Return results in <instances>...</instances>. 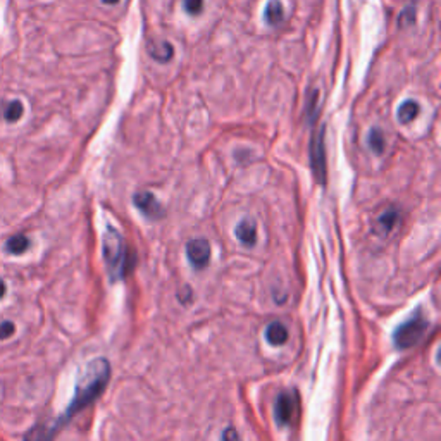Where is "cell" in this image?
<instances>
[{
	"mask_svg": "<svg viewBox=\"0 0 441 441\" xmlns=\"http://www.w3.org/2000/svg\"><path fill=\"white\" fill-rule=\"evenodd\" d=\"M110 379V364L109 360L103 359V357H99V359L90 360L85 366V369L79 370L78 379H76L75 386V395H73V400L69 402L66 412L55 420V427L61 429L64 424H68L76 414L81 412L83 409H86L88 405H92L100 395H102L103 390L107 388Z\"/></svg>",
	"mask_w": 441,
	"mask_h": 441,
	"instance_id": "6da1fadb",
	"label": "cell"
},
{
	"mask_svg": "<svg viewBox=\"0 0 441 441\" xmlns=\"http://www.w3.org/2000/svg\"><path fill=\"white\" fill-rule=\"evenodd\" d=\"M102 253L110 283L126 278L129 270V252L125 238L114 226H107L102 238Z\"/></svg>",
	"mask_w": 441,
	"mask_h": 441,
	"instance_id": "7a4b0ae2",
	"label": "cell"
},
{
	"mask_svg": "<svg viewBox=\"0 0 441 441\" xmlns=\"http://www.w3.org/2000/svg\"><path fill=\"white\" fill-rule=\"evenodd\" d=\"M427 327H429V320L424 317L423 310L419 309L414 316H410L400 326H396V329L393 331V345L399 350L412 349L426 335Z\"/></svg>",
	"mask_w": 441,
	"mask_h": 441,
	"instance_id": "3957f363",
	"label": "cell"
},
{
	"mask_svg": "<svg viewBox=\"0 0 441 441\" xmlns=\"http://www.w3.org/2000/svg\"><path fill=\"white\" fill-rule=\"evenodd\" d=\"M310 164L317 181L320 185L326 183V152H324V129L320 128L319 133L314 131L312 143H310Z\"/></svg>",
	"mask_w": 441,
	"mask_h": 441,
	"instance_id": "277c9868",
	"label": "cell"
},
{
	"mask_svg": "<svg viewBox=\"0 0 441 441\" xmlns=\"http://www.w3.org/2000/svg\"><path fill=\"white\" fill-rule=\"evenodd\" d=\"M297 410V395L295 392H281L274 403V417L279 427L290 426L293 414Z\"/></svg>",
	"mask_w": 441,
	"mask_h": 441,
	"instance_id": "5b68a950",
	"label": "cell"
},
{
	"mask_svg": "<svg viewBox=\"0 0 441 441\" xmlns=\"http://www.w3.org/2000/svg\"><path fill=\"white\" fill-rule=\"evenodd\" d=\"M186 257L195 269H203L210 262V243L203 238H197L186 245Z\"/></svg>",
	"mask_w": 441,
	"mask_h": 441,
	"instance_id": "8992f818",
	"label": "cell"
},
{
	"mask_svg": "<svg viewBox=\"0 0 441 441\" xmlns=\"http://www.w3.org/2000/svg\"><path fill=\"white\" fill-rule=\"evenodd\" d=\"M135 207L149 219H160L164 216V207L160 205L155 195L150 192H138L133 197Z\"/></svg>",
	"mask_w": 441,
	"mask_h": 441,
	"instance_id": "52a82bcc",
	"label": "cell"
},
{
	"mask_svg": "<svg viewBox=\"0 0 441 441\" xmlns=\"http://www.w3.org/2000/svg\"><path fill=\"white\" fill-rule=\"evenodd\" d=\"M235 235L238 242L245 247H253L257 242V225L253 219H242L235 229Z\"/></svg>",
	"mask_w": 441,
	"mask_h": 441,
	"instance_id": "ba28073f",
	"label": "cell"
},
{
	"mask_svg": "<svg viewBox=\"0 0 441 441\" xmlns=\"http://www.w3.org/2000/svg\"><path fill=\"white\" fill-rule=\"evenodd\" d=\"M400 220V210L396 207H388L384 210L379 217L376 219V231H379L381 235H388L393 229L396 228Z\"/></svg>",
	"mask_w": 441,
	"mask_h": 441,
	"instance_id": "9c48e42d",
	"label": "cell"
},
{
	"mask_svg": "<svg viewBox=\"0 0 441 441\" xmlns=\"http://www.w3.org/2000/svg\"><path fill=\"white\" fill-rule=\"evenodd\" d=\"M266 342L273 346H281L288 342V329L283 323L274 320L266 327Z\"/></svg>",
	"mask_w": 441,
	"mask_h": 441,
	"instance_id": "30bf717a",
	"label": "cell"
},
{
	"mask_svg": "<svg viewBox=\"0 0 441 441\" xmlns=\"http://www.w3.org/2000/svg\"><path fill=\"white\" fill-rule=\"evenodd\" d=\"M58 431L55 424H36L26 433L25 441H53Z\"/></svg>",
	"mask_w": 441,
	"mask_h": 441,
	"instance_id": "8fae6325",
	"label": "cell"
},
{
	"mask_svg": "<svg viewBox=\"0 0 441 441\" xmlns=\"http://www.w3.org/2000/svg\"><path fill=\"white\" fill-rule=\"evenodd\" d=\"M264 19L270 26L281 25L283 19H285V9H283V4L279 0H269L267 2L266 9H264Z\"/></svg>",
	"mask_w": 441,
	"mask_h": 441,
	"instance_id": "7c38bea8",
	"label": "cell"
},
{
	"mask_svg": "<svg viewBox=\"0 0 441 441\" xmlns=\"http://www.w3.org/2000/svg\"><path fill=\"white\" fill-rule=\"evenodd\" d=\"M149 53L157 62H168L175 55V49L169 42H152L149 45Z\"/></svg>",
	"mask_w": 441,
	"mask_h": 441,
	"instance_id": "4fadbf2b",
	"label": "cell"
},
{
	"mask_svg": "<svg viewBox=\"0 0 441 441\" xmlns=\"http://www.w3.org/2000/svg\"><path fill=\"white\" fill-rule=\"evenodd\" d=\"M417 114H419V103L414 102V100H405V102L399 107L396 118H399V121L402 123V125H409V123H412L414 119L417 118Z\"/></svg>",
	"mask_w": 441,
	"mask_h": 441,
	"instance_id": "5bb4252c",
	"label": "cell"
},
{
	"mask_svg": "<svg viewBox=\"0 0 441 441\" xmlns=\"http://www.w3.org/2000/svg\"><path fill=\"white\" fill-rule=\"evenodd\" d=\"M28 247L29 240L28 236L25 235L11 236V238L8 240V243H5V250H8L9 253H12V255H21V253H25L26 250H28Z\"/></svg>",
	"mask_w": 441,
	"mask_h": 441,
	"instance_id": "9a60e30c",
	"label": "cell"
},
{
	"mask_svg": "<svg viewBox=\"0 0 441 441\" xmlns=\"http://www.w3.org/2000/svg\"><path fill=\"white\" fill-rule=\"evenodd\" d=\"M367 143H369V149L373 150L374 153L381 155L384 152V135L379 128H373L369 131V138H367Z\"/></svg>",
	"mask_w": 441,
	"mask_h": 441,
	"instance_id": "2e32d148",
	"label": "cell"
},
{
	"mask_svg": "<svg viewBox=\"0 0 441 441\" xmlns=\"http://www.w3.org/2000/svg\"><path fill=\"white\" fill-rule=\"evenodd\" d=\"M23 110H25V107H23V103L19 102V100H11L4 109L5 121L9 123L19 121V119L23 118Z\"/></svg>",
	"mask_w": 441,
	"mask_h": 441,
	"instance_id": "e0dca14e",
	"label": "cell"
},
{
	"mask_svg": "<svg viewBox=\"0 0 441 441\" xmlns=\"http://www.w3.org/2000/svg\"><path fill=\"white\" fill-rule=\"evenodd\" d=\"M203 9V0H185V11L190 14H200Z\"/></svg>",
	"mask_w": 441,
	"mask_h": 441,
	"instance_id": "ac0fdd59",
	"label": "cell"
},
{
	"mask_svg": "<svg viewBox=\"0 0 441 441\" xmlns=\"http://www.w3.org/2000/svg\"><path fill=\"white\" fill-rule=\"evenodd\" d=\"M14 329L16 327L11 320H4V323L0 324V340H5L14 335Z\"/></svg>",
	"mask_w": 441,
	"mask_h": 441,
	"instance_id": "d6986e66",
	"label": "cell"
},
{
	"mask_svg": "<svg viewBox=\"0 0 441 441\" xmlns=\"http://www.w3.org/2000/svg\"><path fill=\"white\" fill-rule=\"evenodd\" d=\"M220 441H242V440H240L238 431H236L233 426H228L225 431H223V434H220Z\"/></svg>",
	"mask_w": 441,
	"mask_h": 441,
	"instance_id": "ffe728a7",
	"label": "cell"
},
{
	"mask_svg": "<svg viewBox=\"0 0 441 441\" xmlns=\"http://www.w3.org/2000/svg\"><path fill=\"white\" fill-rule=\"evenodd\" d=\"M414 19H416V8H409L400 14L399 23L400 25H405V23H414Z\"/></svg>",
	"mask_w": 441,
	"mask_h": 441,
	"instance_id": "44dd1931",
	"label": "cell"
},
{
	"mask_svg": "<svg viewBox=\"0 0 441 441\" xmlns=\"http://www.w3.org/2000/svg\"><path fill=\"white\" fill-rule=\"evenodd\" d=\"M4 295H5V283L0 279V299H2Z\"/></svg>",
	"mask_w": 441,
	"mask_h": 441,
	"instance_id": "7402d4cb",
	"label": "cell"
},
{
	"mask_svg": "<svg viewBox=\"0 0 441 441\" xmlns=\"http://www.w3.org/2000/svg\"><path fill=\"white\" fill-rule=\"evenodd\" d=\"M103 4H118L119 0H102Z\"/></svg>",
	"mask_w": 441,
	"mask_h": 441,
	"instance_id": "603a6c76",
	"label": "cell"
}]
</instances>
